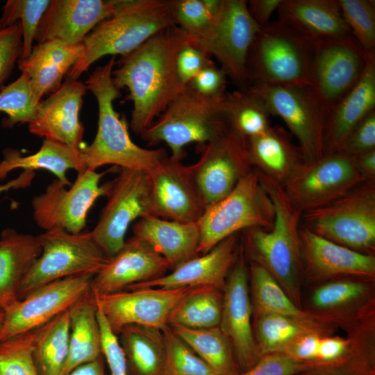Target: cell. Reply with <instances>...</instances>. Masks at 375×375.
I'll list each match as a JSON object with an SVG mask.
<instances>
[{
	"label": "cell",
	"instance_id": "1",
	"mask_svg": "<svg viewBox=\"0 0 375 375\" xmlns=\"http://www.w3.org/2000/svg\"><path fill=\"white\" fill-rule=\"evenodd\" d=\"M188 35L173 24L158 32L131 52L121 56L112 70L115 85L127 88L133 101L131 128L140 135L185 88L178 77L176 58Z\"/></svg>",
	"mask_w": 375,
	"mask_h": 375
},
{
	"label": "cell",
	"instance_id": "2",
	"mask_svg": "<svg viewBox=\"0 0 375 375\" xmlns=\"http://www.w3.org/2000/svg\"><path fill=\"white\" fill-rule=\"evenodd\" d=\"M115 65L112 57L104 65L97 67L85 81L87 90L95 97L99 107L98 128L93 142L79 149L86 169L113 165L122 169L149 172L168 155L163 148L149 149L135 144L129 135L124 117L113 107L120 97L112 72Z\"/></svg>",
	"mask_w": 375,
	"mask_h": 375
},
{
	"label": "cell",
	"instance_id": "3",
	"mask_svg": "<svg viewBox=\"0 0 375 375\" xmlns=\"http://www.w3.org/2000/svg\"><path fill=\"white\" fill-rule=\"evenodd\" d=\"M260 181L274 210L272 227L244 231L251 260L262 265L292 299L302 272L300 228L302 213L288 199L281 183L258 172Z\"/></svg>",
	"mask_w": 375,
	"mask_h": 375
},
{
	"label": "cell",
	"instance_id": "4",
	"mask_svg": "<svg viewBox=\"0 0 375 375\" xmlns=\"http://www.w3.org/2000/svg\"><path fill=\"white\" fill-rule=\"evenodd\" d=\"M175 24L170 0H128L126 5L89 33L84 52L67 74L78 77L106 55L123 56L161 30Z\"/></svg>",
	"mask_w": 375,
	"mask_h": 375
},
{
	"label": "cell",
	"instance_id": "5",
	"mask_svg": "<svg viewBox=\"0 0 375 375\" xmlns=\"http://www.w3.org/2000/svg\"><path fill=\"white\" fill-rule=\"evenodd\" d=\"M314 44L277 19L260 28L246 62L249 85H310ZM247 86V87H248Z\"/></svg>",
	"mask_w": 375,
	"mask_h": 375
},
{
	"label": "cell",
	"instance_id": "6",
	"mask_svg": "<svg viewBox=\"0 0 375 375\" xmlns=\"http://www.w3.org/2000/svg\"><path fill=\"white\" fill-rule=\"evenodd\" d=\"M222 99L203 96L186 85L140 136L149 146L165 142L171 157L181 161L185 145L205 144L228 128Z\"/></svg>",
	"mask_w": 375,
	"mask_h": 375
},
{
	"label": "cell",
	"instance_id": "7",
	"mask_svg": "<svg viewBox=\"0 0 375 375\" xmlns=\"http://www.w3.org/2000/svg\"><path fill=\"white\" fill-rule=\"evenodd\" d=\"M274 219L273 203L253 169L225 197L205 209L197 221L199 253H206L228 237L248 228L269 230Z\"/></svg>",
	"mask_w": 375,
	"mask_h": 375
},
{
	"label": "cell",
	"instance_id": "8",
	"mask_svg": "<svg viewBox=\"0 0 375 375\" xmlns=\"http://www.w3.org/2000/svg\"><path fill=\"white\" fill-rule=\"evenodd\" d=\"M301 224L333 242L369 253L375 248V181H364L331 202L303 212Z\"/></svg>",
	"mask_w": 375,
	"mask_h": 375
},
{
	"label": "cell",
	"instance_id": "9",
	"mask_svg": "<svg viewBox=\"0 0 375 375\" xmlns=\"http://www.w3.org/2000/svg\"><path fill=\"white\" fill-rule=\"evenodd\" d=\"M42 251L24 276L18 299L37 288L61 278L95 275L109 257L90 232L74 234L56 228L37 235Z\"/></svg>",
	"mask_w": 375,
	"mask_h": 375
},
{
	"label": "cell",
	"instance_id": "10",
	"mask_svg": "<svg viewBox=\"0 0 375 375\" xmlns=\"http://www.w3.org/2000/svg\"><path fill=\"white\" fill-rule=\"evenodd\" d=\"M247 88L269 115L281 117L296 137L303 162H312L325 153L328 110L310 85L253 83Z\"/></svg>",
	"mask_w": 375,
	"mask_h": 375
},
{
	"label": "cell",
	"instance_id": "11",
	"mask_svg": "<svg viewBox=\"0 0 375 375\" xmlns=\"http://www.w3.org/2000/svg\"><path fill=\"white\" fill-rule=\"evenodd\" d=\"M106 184L108 201L90 233L110 258L123 247L130 224L153 215V210L149 172L120 168L117 176Z\"/></svg>",
	"mask_w": 375,
	"mask_h": 375
},
{
	"label": "cell",
	"instance_id": "12",
	"mask_svg": "<svg viewBox=\"0 0 375 375\" xmlns=\"http://www.w3.org/2000/svg\"><path fill=\"white\" fill-rule=\"evenodd\" d=\"M247 8V1L223 0L210 30L190 42L214 57L238 88H247L246 62L260 29Z\"/></svg>",
	"mask_w": 375,
	"mask_h": 375
},
{
	"label": "cell",
	"instance_id": "13",
	"mask_svg": "<svg viewBox=\"0 0 375 375\" xmlns=\"http://www.w3.org/2000/svg\"><path fill=\"white\" fill-rule=\"evenodd\" d=\"M364 181L353 156L335 151L312 162H302L282 185L303 213L331 202Z\"/></svg>",
	"mask_w": 375,
	"mask_h": 375
},
{
	"label": "cell",
	"instance_id": "14",
	"mask_svg": "<svg viewBox=\"0 0 375 375\" xmlns=\"http://www.w3.org/2000/svg\"><path fill=\"white\" fill-rule=\"evenodd\" d=\"M104 174L90 169L79 172L69 189L58 179L53 180L31 201L37 225L44 231L60 228L71 233H81L89 210L97 199L106 194V184H99Z\"/></svg>",
	"mask_w": 375,
	"mask_h": 375
},
{
	"label": "cell",
	"instance_id": "15",
	"mask_svg": "<svg viewBox=\"0 0 375 375\" xmlns=\"http://www.w3.org/2000/svg\"><path fill=\"white\" fill-rule=\"evenodd\" d=\"M198 147L199 159L190 167L206 209L228 195L254 168L247 138L228 127L215 140Z\"/></svg>",
	"mask_w": 375,
	"mask_h": 375
},
{
	"label": "cell",
	"instance_id": "16",
	"mask_svg": "<svg viewBox=\"0 0 375 375\" xmlns=\"http://www.w3.org/2000/svg\"><path fill=\"white\" fill-rule=\"evenodd\" d=\"M94 275L67 277L44 285L5 311L0 342L38 328L69 309L91 290Z\"/></svg>",
	"mask_w": 375,
	"mask_h": 375
},
{
	"label": "cell",
	"instance_id": "17",
	"mask_svg": "<svg viewBox=\"0 0 375 375\" xmlns=\"http://www.w3.org/2000/svg\"><path fill=\"white\" fill-rule=\"evenodd\" d=\"M368 55L354 37L314 44L310 87L328 111L360 79Z\"/></svg>",
	"mask_w": 375,
	"mask_h": 375
},
{
	"label": "cell",
	"instance_id": "18",
	"mask_svg": "<svg viewBox=\"0 0 375 375\" xmlns=\"http://www.w3.org/2000/svg\"><path fill=\"white\" fill-rule=\"evenodd\" d=\"M192 289L144 288L93 294L97 308L118 335L124 326L131 324L163 331L169 326V317L174 307Z\"/></svg>",
	"mask_w": 375,
	"mask_h": 375
},
{
	"label": "cell",
	"instance_id": "19",
	"mask_svg": "<svg viewBox=\"0 0 375 375\" xmlns=\"http://www.w3.org/2000/svg\"><path fill=\"white\" fill-rule=\"evenodd\" d=\"M240 252L224 288L219 328L231 342L241 372L253 367L260 358L253 334L248 273Z\"/></svg>",
	"mask_w": 375,
	"mask_h": 375
},
{
	"label": "cell",
	"instance_id": "20",
	"mask_svg": "<svg viewBox=\"0 0 375 375\" xmlns=\"http://www.w3.org/2000/svg\"><path fill=\"white\" fill-rule=\"evenodd\" d=\"M149 174L153 215L183 223H197L205 207L190 165L167 156Z\"/></svg>",
	"mask_w": 375,
	"mask_h": 375
},
{
	"label": "cell",
	"instance_id": "21",
	"mask_svg": "<svg viewBox=\"0 0 375 375\" xmlns=\"http://www.w3.org/2000/svg\"><path fill=\"white\" fill-rule=\"evenodd\" d=\"M128 0H51L38 25V43L58 40L69 45L83 42L97 24L123 8Z\"/></svg>",
	"mask_w": 375,
	"mask_h": 375
},
{
	"label": "cell",
	"instance_id": "22",
	"mask_svg": "<svg viewBox=\"0 0 375 375\" xmlns=\"http://www.w3.org/2000/svg\"><path fill=\"white\" fill-rule=\"evenodd\" d=\"M86 91L83 83L67 78L37 105L34 116L28 123L30 133L79 149L84 130L79 112Z\"/></svg>",
	"mask_w": 375,
	"mask_h": 375
},
{
	"label": "cell",
	"instance_id": "23",
	"mask_svg": "<svg viewBox=\"0 0 375 375\" xmlns=\"http://www.w3.org/2000/svg\"><path fill=\"white\" fill-rule=\"evenodd\" d=\"M171 267L162 256L133 235L93 276L91 290L94 295L119 292L131 285L161 277Z\"/></svg>",
	"mask_w": 375,
	"mask_h": 375
},
{
	"label": "cell",
	"instance_id": "24",
	"mask_svg": "<svg viewBox=\"0 0 375 375\" xmlns=\"http://www.w3.org/2000/svg\"><path fill=\"white\" fill-rule=\"evenodd\" d=\"M238 234L224 239L206 253L199 255L161 277L138 283L125 290L144 288H224L226 277L236 259Z\"/></svg>",
	"mask_w": 375,
	"mask_h": 375
},
{
	"label": "cell",
	"instance_id": "25",
	"mask_svg": "<svg viewBox=\"0 0 375 375\" xmlns=\"http://www.w3.org/2000/svg\"><path fill=\"white\" fill-rule=\"evenodd\" d=\"M375 110V52L368 55L365 70L353 87L328 112L325 153L341 151L353 130Z\"/></svg>",
	"mask_w": 375,
	"mask_h": 375
},
{
	"label": "cell",
	"instance_id": "26",
	"mask_svg": "<svg viewBox=\"0 0 375 375\" xmlns=\"http://www.w3.org/2000/svg\"><path fill=\"white\" fill-rule=\"evenodd\" d=\"M300 242L302 265L315 276L353 275L373 277L375 257L326 239L301 226Z\"/></svg>",
	"mask_w": 375,
	"mask_h": 375
},
{
	"label": "cell",
	"instance_id": "27",
	"mask_svg": "<svg viewBox=\"0 0 375 375\" xmlns=\"http://www.w3.org/2000/svg\"><path fill=\"white\" fill-rule=\"evenodd\" d=\"M84 52L83 43L69 45L58 40L38 43L30 54L19 59L18 67L29 78L34 102L38 105L42 97L53 93L62 81Z\"/></svg>",
	"mask_w": 375,
	"mask_h": 375
},
{
	"label": "cell",
	"instance_id": "28",
	"mask_svg": "<svg viewBox=\"0 0 375 375\" xmlns=\"http://www.w3.org/2000/svg\"><path fill=\"white\" fill-rule=\"evenodd\" d=\"M277 12L278 19L313 44L353 37L338 0H282Z\"/></svg>",
	"mask_w": 375,
	"mask_h": 375
},
{
	"label": "cell",
	"instance_id": "29",
	"mask_svg": "<svg viewBox=\"0 0 375 375\" xmlns=\"http://www.w3.org/2000/svg\"><path fill=\"white\" fill-rule=\"evenodd\" d=\"M133 231L169 262L171 270L199 256L200 235L197 223L148 215L134 224Z\"/></svg>",
	"mask_w": 375,
	"mask_h": 375
},
{
	"label": "cell",
	"instance_id": "30",
	"mask_svg": "<svg viewBox=\"0 0 375 375\" xmlns=\"http://www.w3.org/2000/svg\"><path fill=\"white\" fill-rule=\"evenodd\" d=\"M42 249L37 236L13 228L0 235V308L4 311L18 301L22 282Z\"/></svg>",
	"mask_w": 375,
	"mask_h": 375
},
{
	"label": "cell",
	"instance_id": "31",
	"mask_svg": "<svg viewBox=\"0 0 375 375\" xmlns=\"http://www.w3.org/2000/svg\"><path fill=\"white\" fill-rule=\"evenodd\" d=\"M291 135L281 126H270L262 134L247 139L253 167L282 185L303 162L301 150Z\"/></svg>",
	"mask_w": 375,
	"mask_h": 375
},
{
	"label": "cell",
	"instance_id": "32",
	"mask_svg": "<svg viewBox=\"0 0 375 375\" xmlns=\"http://www.w3.org/2000/svg\"><path fill=\"white\" fill-rule=\"evenodd\" d=\"M69 353L62 375L102 356L97 307L91 290L69 309Z\"/></svg>",
	"mask_w": 375,
	"mask_h": 375
},
{
	"label": "cell",
	"instance_id": "33",
	"mask_svg": "<svg viewBox=\"0 0 375 375\" xmlns=\"http://www.w3.org/2000/svg\"><path fill=\"white\" fill-rule=\"evenodd\" d=\"M118 335L129 375H165L166 349L162 331L131 324L124 326Z\"/></svg>",
	"mask_w": 375,
	"mask_h": 375
},
{
	"label": "cell",
	"instance_id": "34",
	"mask_svg": "<svg viewBox=\"0 0 375 375\" xmlns=\"http://www.w3.org/2000/svg\"><path fill=\"white\" fill-rule=\"evenodd\" d=\"M18 168L26 172L35 169L49 171L66 185H71L67 178L69 169H75L78 172L86 169L79 149L46 139L39 151L29 156H22L15 150H8L4 154V159L0 162V180Z\"/></svg>",
	"mask_w": 375,
	"mask_h": 375
},
{
	"label": "cell",
	"instance_id": "35",
	"mask_svg": "<svg viewBox=\"0 0 375 375\" xmlns=\"http://www.w3.org/2000/svg\"><path fill=\"white\" fill-rule=\"evenodd\" d=\"M217 375H239L232 346L219 326L209 328H190L170 326Z\"/></svg>",
	"mask_w": 375,
	"mask_h": 375
},
{
	"label": "cell",
	"instance_id": "36",
	"mask_svg": "<svg viewBox=\"0 0 375 375\" xmlns=\"http://www.w3.org/2000/svg\"><path fill=\"white\" fill-rule=\"evenodd\" d=\"M69 309L38 328L33 359L38 375H62L69 353Z\"/></svg>",
	"mask_w": 375,
	"mask_h": 375
},
{
	"label": "cell",
	"instance_id": "37",
	"mask_svg": "<svg viewBox=\"0 0 375 375\" xmlns=\"http://www.w3.org/2000/svg\"><path fill=\"white\" fill-rule=\"evenodd\" d=\"M223 294L212 287L192 288L176 304L168 321L169 326L209 328L219 326Z\"/></svg>",
	"mask_w": 375,
	"mask_h": 375
},
{
	"label": "cell",
	"instance_id": "38",
	"mask_svg": "<svg viewBox=\"0 0 375 375\" xmlns=\"http://www.w3.org/2000/svg\"><path fill=\"white\" fill-rule=\"evenodd\" d=\"M222 109L228 127L247 139L262 134L271 126L269 113L248 88L226 92Z\"/></svg>",
	"mask_w": 375,
	"mask_h": 375
},
{
	"label": "cell",
	"instance_id": "39",
	"mask_svg": "<svg viewBox=\"0 0 375 375\" xmlns=\"http://www.w3.org/2000/svg\"><path fill=\"white\" fill-rule=\"evenodd\" d=\"M253 302L257 315L271 313L305 322L308 319L274 277L260 264L251 260Z\"/></svg>",
	"mask_w": 375,
	"mask_h": 375
},
{
	"label": "cell",
	"instance_id": "40",
	"mask_svg": "<svg viewBox=\"0 0 375 375\" xmlns=\"http://www.w3.org/2000/svg\"><path fill=\"white\" fill-rule=\"evenodd\" d=\"M256 332L260 356L283 352L301 335L308 333L303 322L276 314L257 315Z\"/></svg>",
	"mask_w": 375,
	"mask_h": 375
},
{
	"label": "cell",
	"instance_id": "41",
	"mask_svg": "<svg viewBox=\"0 0 375 375\" xmlns=\"http://www.w3.org/2000/svg\"><path fill=\"white\" fill-rule=\"evenodd\" d=\"M49 2V0H8L3 6L0 29L17 22L22 24V49L19 59L26 58L31 52L38 25Z\"/></svg>",
	"mask_w": 375,
	"mask_h": 375
},
{
	"label": "cell",
	"instance_id": "42",
	"mask_svg": "<svg viewBox=\"0 0 375 375\" xmlns=\"http://www.w3.org/2000/svg\"><path fill=\"white\" fill-rule=\"evenodd\" d=\"M37 330L0 342V375H38L33 359Z\"/></svg>",
	"mask_w": 375,
	"mask_h": 375
},
{
	"label": "cell",
	"instance_id": "43",
	"mask_svg": "<svg viewBox=\"0 0 375 375\" xmlns=\"http://www.w3.org/2000/svg\"><path fill=\"white\" fill-rule=\"evenodd\" d=\"M162 333L166 349L165 375H217L170 326Z\"/></svg>",
	"mask_w": 375,
	"mask_h": 375
},
{
	"label": "cell",
	"instance_id": "44",
	"mask_svg": "<svg viewBox=\"0 0 375 375\" xmlns=\"http://www.w3.org/2000/svg\"><path fill=\"white\" fill-rule=\"evenodd\" d=\"M342 17L353 36L368 55L375 52V3L372 0H338Z\"/></svg>",
	"mask_w": 375,
	"mask_h": 375
},
{
	"label": "cell",
	"instance_id": "45",
	"mask_svg": "<svg viewBox=\"0 0 375 375\" xmlns=\"http://www.w3.org/2000/svg\"><path fill=\"white\" fill-rule=\"evenodd\" d=\"M37 104L34 102L29 78L22 72L14 82L0 91V112L8 115L7 127L28 123L34 116Z\"/></svg>",
	"mask_w": 375,
	"mask_h": 375
},
{
	"label": "cell",
	"instance_id": "46",
	"mask_svg": "<svg viewBox=\"0 0 375 375\" xmlns=\"http://www.w3.org/2000/svg\"><path fill=\"white\" fill-rule=\"evenodd\" d=\"M174 23L190 39L204 35L211 28L213 17L202 0H170Z\"/></svg>",
	"mask_w": 375,
	"mask_h": 375
},
{
	"label": "cell",
	"instance_id": "47",
	"mask_svg": "<svg viewBox=\"0 0 375 375\" xmlns=\"http://www.w3.org/2000/svg\"><path fill=\"white\" fill-rule=\"evenodd\" d=\"M366 290V285L361 282L349 280L333 281L315 290L312 302L319 308H332L359 298Z\"/></svg>",
	"mask_w": 375,
	"mask_h": 375
},
{
	"label": "cell",
	"instance_id": "48",
	"mask_svg": "<svg viewBox=\"0 0 375 375\" xmlns=\"http://www.w3.org/2000/svg\"><path fill=\"white\" fill-rule=\"evenodd\" d=\"M318 367L284 352H274L262 355L253 367L239 375H298Z\"/></svg>",
	"mask_w": 375,
	"mask_h": 375
},
{
	"label": "cell",
	"instance_id": "49",
	"mask_svg": "<svg viewBox=\"0 0 375 375\" xmlns=\"http://www.w3.org/2000/svg\"><path fill=\"white\" fill-rule=\"evenodd\" d=\"M22 49V28L19 22L0 29V91L10 76Z\"/></svg>",
	"mask_w": 375,
	"mask_h": 375
},
{
	"label": "cell",
	"instance_id": "50",
	"mask_svg": "<svg viewBox=\"0 0 375 375\" xmlns=\"http://www.w3.org/2000/svg\"><path fill=\"white\" fill-rule=\"evenodd\" d=\"M97 317L101 331V353L108 366L110 375H129L126 357L118 336L111 330L98 308Z\"/></svg>",
	"mask_w": 375,
	"mask_h": 375
},
{
	"label": "cell",
	"instance_id": "51",
	"mask_svg": "<svg viewBox=\"0 0 375 375\" xmlns=\"http://www.w3.org/2000/svg\"><path fill=\"white\" fill-rule=\"evenodd\" d=\"M215 63L204 51L187 41L176 58V72L181 83L186 86L204 67Z\"/></svg>",
	"mask_w": 375,
	"mask_h": 375
},
{
	"label": "cell",
	"instance_id": "52",
	"mask_svg": "<svg viewBox=\"0 0 375 375\" xmlns=\"http://www.w3.org/2000/svg\"><path fill=\"white\" fill-rule=\"evenodd\" d=\"M227 75L215 63L201 69L187 85L194 92L211 98H222L225 94Z\"/></svg>",
	"mask_w": 375,
	"mask_h": 375
},
{
	"label": "cell",
	"instance_id": "53",
	"mask_svg": "<svg viewBox=\"0 0 375 375\" xmlns=\"http://www.w3.org/2000/svg\"><path fill=\"white\" fill-rule=\"evenodd\" d=\"M372 150H375V110L353 130L341 151L356 156Z\"/></svg>",
	"mask_w": 375,
	"mask_h": 375
},
{
	"label": "cell",
	"instance_id": "54",
	"mask_svg": "<svg viewBox=\"0 0 375 375\" xmlns=\"http://www.w3.org/2000/svg\"><path fill=\"white\" fill-rule=\"evenodd\" d=\"M298 375H374L372 365L363 359L348 358L320 366Z\"/></svg>",
	"mask_w": 375,
	"mask_h": 375
},
{
	"label": "cell",
	"instance_id": "55",
	"mask_svg": "<svg viewBox=\"0 0 375 375\" xmlns=\"http://www.w3.org/2000/svg\"><path fill=\"white\" fill-rule=\"evenodd\" d=\"M320 338L317 334L306 333L296 339L283 352L299 360L318 365L317 358Z\"/></svg>",
	"mask_w": 375,
	"mask_h": 375
},
{
	"label": "cell",
	"instance_id": "56",
	"mask_svg": "<svg viewBox=\"0 0 375 375\" xmlns=\"http://www.w3.org/2000/svg\"><path fill=\"white\" fill-rule=\"evenodd\" d=\"M348 343L340 338H320L317 364L324 366L336 363L347 357Z\"/></svg>",
	"mask_w": 375,
	"mask_h": 375
},
{
	"label": "cell",
	"instance_id": "57",
	"mask_svg": "<svg viewBox=\"0 0 375 375\" xmlns=\"http://www.w3.org/2000/svg\"><path fill=\"white\" fill-rule=\"evenodd\" d=\"M282 0H250L247 8L250 15L260 26H264L270 21L273 12L278 10Z\"/></svg>",
	"mask_w": 375,
	"mask_h": 375
},
{
	"label": "cell",
	"instance_id": "58",
	"mask_svg": "<svg viewBox=\"0 0 375 375\" xmlns=\"http://www.w3.org/2000/svg\"><path fill=\"white\" fill-rule=\"evenodd\" d=\"M356 165L365 181H375V150L353 156Z\"/></svg>",
	"mask_w": 375,
	"mask_h": 375
},
{
	"label": "cell",
	"instance_id": "59",
	"mask_svg": "<svg viewBox=\"0 0 375 375\" xmlns=\"http://www.w3.org/2000/svg\"><path fill=\"white\" fill-rule=\"evenodd\" d=\"M67 375H106L103 355L94 361L77 367Z\"/></svg>",
	"mask_w": 375,
	"mask_h": 375
},
{
	"label": "cell",
	"instance_id": "60",
	"mask_svg": "<svg viewBox=\"0 0 375 375\" xmlns=\"http://www.w3.org/2000/svg\"><path fill=\"white\" fill-rule=\"evenodd\" d=\"M18 185H19V183L17 180H16V181H12L6 185L0 186V192L8 188L9 187L18 186Z\"/></svg>",
	"mask_w": 375,
	"mask_h": 375
},
{
	"label": "cell",
	"instance_id": "61",
	"mask_svg": "<svg viewBox=\"0 0 375 375\" xmlns=\"http://www.w3.org/2000/svg\"><path fill=\"white\" fill-rule=\"evenodd\" d=\"M5 319V311L0 308V328L2 326Z\"/></svg>",
	"mask_w": 375,
	"mask_h": 375
}]
</instances>
